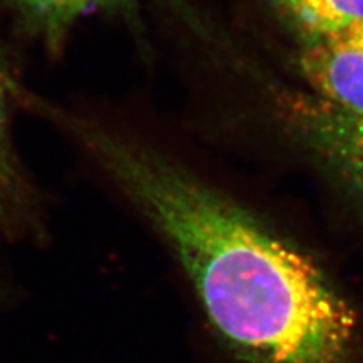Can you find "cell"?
Segmentation results:
<instances>
[{
	"mask_svg": "<svg viewBox=\"0 0 363 363\" xmlns=\"http://www.w3.org/2000/svg\"><path fill=\"white\" fill-rule=\"evenodd\" d=\"M43 111L161 235L238 362H353L357 315L311 255L173 157L73 113Z\"/></svg>",
	"mask_w": 363,
	"mask_h": 363,
	"instance_id": "obj_1",
	"label": "cell"
},
{
	"mask_svg": "<svg viewBox=\"0 0 363 363\" xmlns=\"http://www.w3.org/2000/svg\"><path fill=\"white\" fill-rule=\"evenodd\" d=\"M288 130L363 209V112H348L309 93L283 104Z\"/></svg>",
	"mask_w": 363,
	"mask_h": 363,
	"instance_id": "obj_2",
	"label": "cell"
},
{
	"mask_svg": "<svg viewBox=\"0 0 363 363\" xmlns=\"http://www.w3.org/2000/svg\"><path fill=\"white\" fill-rule=\"evenodd\" d=\"M25 99L0 58V236L13 242L38 241L45 233L41 197L13 138V109Z\"/></svg>",
	"mask_w": 363,
	"mask_h": 363,
	"instance_id": "obj_3",
	"label": "cell"
},
{
	"mask_svg": "<svg viewBox=\"0 0 363 363\" xmlns=\"http://www.w3.org/2000/svg\"><path fill=\"white\" fill-rule=\"evenodd\" d=\"M298 73L312 96L348 112H363V44L336 41L300 48Z\"/></svg>",
	"mask_w": 363,
	"mask_h": 363,
	"instance_id": "obj_4",
	"label": "cell"
},
{
	"mask_svg": "<svg viewBox=\"0 0 363 363\" xmlns=\"http://www.w3.org/2000/svg\"><path fill=\"white\" fill-rule=\"evenodd\" d=\"M300 48L336 43L363 26V0H269Z\"/></svg>",
	"mask_w": 363,
	"mask_h": 363,
	"instance_id": "obj_5",
	"label": "cell"
},
{
	"mask_svg": "<svg viewBox=\"0 0 363 363\" xmlns=\"http://www.w3.org/2000/svg\"><path fill=\"white\" fill-rule=\"evenodd\" d=\"M13 4L49 48L58 50L74 23L88 11L104 8L105 0H13Z\"/></svg>",
	"mask_w": 363,
	"mask_h": 363,
	"instance_id": "obj_6",
	"label": "cell"
},
{
	"mask_svg": "<svg viewBox=\"0 0 363 363\" xmlns=\"http://www.w3.org/2000/svg\"><path fill=\"white\" fill-rule=\"evenodd\" d=\"M136 5V0H105L104 8L124 11V13H132Z\"/></svg>",
	"mask_w": 363,
	"mask_h": 363,
	"instance_id": "obj_7",
	"label": "cell"
},
{
	"mask_svg": "<svg viewBox=\"0 0 363 363\" xmlns=\"http://www.w3.org/2000/svg\"><path fill=\"white\" fill-rule=\"evenodd\" d=\"M340 41H350V43H354V44H363V26H360L356 32L351 33L348 38L340 40Z\"/></svg>",
	"mask_w": 363,
	"mask_h": 363,
	"instance_id": "obj_8",
	"label": "cell"
}]
</instances>
